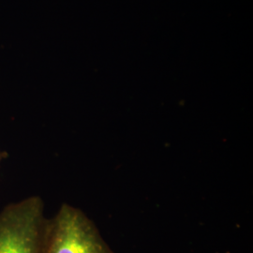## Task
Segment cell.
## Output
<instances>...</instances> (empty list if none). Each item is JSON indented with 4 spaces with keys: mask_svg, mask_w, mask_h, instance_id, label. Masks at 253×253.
I'll use <instances>...</instances> for the list:
<instances>
[{
    "mask_svg": "<svg viewBox=\"0 0 253 253\" xmlns=\"http://www.w3.org/2000/svg\"><path fill=\"white\" fill-rule=\"evenodd\" d=\"M49 218L40 196H28L0 211V253H45Z\"/></svg>",
    "mask_w": 253,
    "mask_h": 253,
    "instance_id": "cell-1",
    "label": "cell"
},
{
    "mask_svg": "<svg viewBox=\"0 0 253 253\" xmlns=\"http://www.w3.org/2000/svg\"><path fill=\"white\" fill-rule=\"evenodd\" d=\"M45 253H116L81 209L63 204L49 218Z\"/></svg>",
    "mask_w": 253,
    "mask_h": 253,
    "instance_id": "cell-2",
    "label": "cell"
},
{
    "mask_svg": "<svg viewBox=\"0 0 253 253\" xmlns=\"http://www.w3.org/2000/svg\"><path fill=\"white\" fill-rule=\"evenodd\" d=\"M8 157V153L2 149H0V163H2Z\"/></svg>",
    "mask_w": 253,
    "mask_h": 253,
    "instance_id": "cell-3",
    "label": "cell"
}]
</instances>
